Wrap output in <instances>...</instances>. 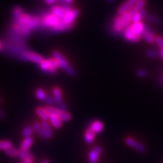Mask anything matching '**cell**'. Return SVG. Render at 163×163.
<instances>
[{
    "mask_svg": "<svg viewBox=\"0 0 163 163\" xmlns=\"http://www.w3.org/2000/svg\"><path fill=\"white\" fill-rule=\"evenodd\" d=\"M126 29V27L122 23L121 16L118 15L114 17L112 21V29H111V32L114 34V36H121V35L124 34Z\"/></svg>",
    "mask_w": 163,
    "mask_h": 163,
    "instance_id": "cell-3",
    "label": "cell"
},
{
    "mask_svg": "<svg viewBox=\"0 0 163 163\" xmlns=\"http://www.w3.org/2000/svg\"><path fill=\"white\" fill-rule=\"evenodd\" d=\"M41 126H42L44 131V139H50L53 136V132L50 126V124L48 123V121H43L41 123Z\"/></svg>",
    "mask_w": 163,
    "mask_h": 163,
    "instance_id": "cell-12",
    "label": "cell"
},
{
    "mask_svg": "<svg viewBox=\"0 0 163 163\" xmlns=\"http://www.w3.org/2000/svg\"><path fill=\"white\" fill-rule=\"evenodd\" d=\"M95 133L94 131H93L91 128H88V129L86 130V133H85V136H84V139H85V141L87 144H92L93 141L95 139Z\"/></svg>",
    "mask_w": 163,
    "mask_h": 163,
    "instance_id": "cell-16",
    "label": "cell"
},
{
    "mask_svg": "<svg viewBox=\"0 0 163 163\" xmlns=\"http://www.w3.org/2000/svg\"><path fill=\"white\" fill-rule=\"evenodd\" d=\"M160 54H161V56L163 58V47L161 48V50L160 52Z\"/></svg>",
    "mask_w": 163,
    "mask_h": 163,
    "instance_id": "cell-45",
    "label": "cell"
},
{
    "mask_svg": "<svg viewBox=\"0 0 163 163\" xmlns=\"http://www.w3.org/2000/svg\"><path fill=\"white\" fill-rule=\"evenodd\" d=\"M49 120L51 122L52 124L53 125V127L54 128H56V129H60V128L62 127V125H63V124H62V121L57 114L50 115L49 117Z\"/></svg>",
    "mask_w": 163,
    "mask_h": 163,
    "instance_id": "cell-14",
    "label": "cell"
},
{
    "mask_svg": "<svg viewBox=\"0 0 163 163\" xmlns=\"http://www.w3.org/2000/svg\"><path fill=\"white\" fill-rule=\"evenodd\" d=\"M13 147L12 142L9 140H0V150H8L9 148Z\"/></svg>",
    "mask_w": 163,
    "mask_h": 163,
    "instance_id": "cell-23",
    "label": "cell"
},
{
    "mask_svg": "<svg viewBox=\"0 0 163 163\" xmlns=\"http://www.w3.org/2000/svg\"><path fill=\"white\" fill-rule=\"evenodd\" d=\"M21 160L25 161V160H29V159H32L33 160V155L29 152V151H25V150H19V153L18 156H17Z\"/></svg>",
    "mask_w": 163,
    "mask_h": 163,
    "instance_id": "cell-19",
    "label": "cell"
},
{
    "mask_svg": "<svg viewBox=\"0 0 163 163\" xmlns=\"http://www.w3.org/2000/svg\"><path fill=\"white\" fill-rule=\"evenodd\" d=\"M33 143V138L32 137H25L23 141L20 144V150L29 151V148L32 146V145Z\"/></svg>",
    "mask_w": 163,
    "mask_h": 163,
    "instance_id": "cell-13",
    "label": "cell"
},
{
    "mask_svg": "<svg viewBox=\"0 0 163 163\" xmlns=\"http://www.w3.org/2000/svg\"><path fill=\"white\" fill-rule=\"evenodd\" d=\"M36 96L37 99L44 101L45 97H46V93L43 89L41 88H37L36 91Z\"/></svg>",
    "mask_w": 163,
    "mask_h": 163,
    "instance_id": "cell-29",
    "label": "cell"
},
{
    "mask_svg": "<svg viewBox=\"0 0 163 163\" xmlns=\"http://www.w3.org/2000/svg\"><path fill=\"white\" fill-rule=\"evenodd\" d=\"M5 114L3 112V111L0 109V119H4L5 118Z\"/></svg>",
    "mask_w": 163,
    "mask_h": 163,
    "instance_id": "cell-41",
    "label": "cell"
},
{
    "mask_svg": "<svg viewBox=\"0 0 163 163\" xmlns=\"http://www.w3.org/2000/svg\"><path fill=\"white\" fill-rule=\"evenodd\" d=\"M40 24L39 17L24 13L18 19L12 20V27L10 29L25 38L29 36L33 30L39 29Z\"/></svg>",
    "mask_w": 163,
    "mask_h": 163,
    "instance_id": "cell-1",
    "label": "cell"
},
{
    "mask_svg": "<svg viewBox=\"0 0 163 163\" xmlns=\"http://www.w3.org/2000/svg\"><path fill=\"white\" fill-rule=\"evenodd\" d=\"M99 154L97 153L94 150H92L88 155L89 157V163H97Z\"/></svg>",
    "mask_w": 163,
    "mask_h": 163,
    "instance_id": "cell-26",
    "label": "cell"
},
{
    "mask_svg": "<svg viewBox=\"0 0 163 163\" xmlns=\"http://www.w3.org/2000/svg\"><path fill=\"white\" fill-rule=\"evenodd\" d=\"M79 14V12L78 9H73L71 11L66 13L63 18L61 20L67 25H72V24H74V22L75 21L76 18L78 16Z\"/></svg>",
    "mask_w": 163,
    "mask_h": 163,
    "instance_id": "cell-7",
    "label": "cell"
},
{
    "mask_svg": "<svg viewBox=\"0 0 163 163\" xmlns=\"http://www.w3.org/2000/svg\"><path fill=\"white\" fill-rule=\"evenodd\" d=\"M33 129L37 132V133L40 135L41 137L44 138V131L41 124L38 122H35L33 124Z\"/></svg>",
    "mask_w": 163,
    "mask_h": 163,
    "instance_id": "cell-22",
    "label": "cell"
},
{
    "mask_svg": "<svg viewBox=\"0 0 163 163\" xmlns=\"http://www.w3.org/2000/svg\"><path fill=\"white\" fill-rule=\"evenodd\" d=\"M137 75L138 77L139 78H145L147 77L148 75V72L145 70V69H138V70L137 71Z\"/></svg>",
    "mask_w": 163,
    "mask_h": 163,
    "instance_id": "cell-35",
    "label": "cell"
},
{
    "mask_svg": "<svg viewBox=\"0 0 163 163\" xmlns=\"http://www.w3.org/2000/svg\"><path fill=\"white\" fill-rule=\"evenodd\" d=\"M1 102H2V99H1V98H0V103Z\"/></svg>",
    "mask_w": 163,
    "mask_h": 163,
    "instance_id": "cell-48",
    "label": "cell"
},
{
    "mask_svg": "<svg viewBox=\"0 0 163 163\" xmlns=\"http://www.w3.org/2000/svg\"><path fill=\"white\" fill-rule=\"evenodd\" d=\"M138 12L139 13V15H140L142 17V19L144 18V17L145 18V17H146V16H148V13H147L146 10H145L144 8L140 10L139 11H138Z\"/></svg>",
    "mask_w": 163,
    "mask_h": 163,
    "instance_id": "cell-38",
    "label": "cell"
},
{
    "mask_svg": "<svg viewBox=\"0 0 163 163\" xmlns=\"http://www.w3.org/2000/svg\"><path fill=\"white\" fill-rule=\"evenodd\" d=\"M123 35L124 36V37H125L127 40L132 41V42H137V41H139L141 39V37L138 36L134 33L133 30L131 29V26L127 27L125 31H124Z\"/></svg>",
    "mask_w": 163,
    "mask_h": 163,
    "instance_id": "cell-9",
    "label": "cell"
},
{
    "mask_svg": "<svg viewBox=\"0 0 163 163\" xmlns=\"http://www.w3.org/2000/svg\"><path fill=\"white\" fill-rule=\"evenodd\" d=\"M57 115L60 118L61 121H69L71 119V115L67 112H59L58 111Z\"/></svg>",
    "mask_w": 163,
    "mask_h": 163,
    "instance_id": "cell-25",
    "label": "cell"
},
{
    "mask_svg": "<svg viewBox=\"0 0 163 163\" xmlns=\"http://www.w3.org/2000/svg\"><path fill=\"white\" fill-rule=\"evenodd\" d=\"M53 95H54V99L55 100V102L58 104H61L63 103V97H62V92L61 90L58 88L55 87L53 89Z\"/></svg>",
    "mask_w": 163,
    "mask_h": 163,
    "instance_id": "cell-18",
    "label": "cell"
},
{
    "mask_svg": "<svg viewBox=\"0 0 163 163\" xmlns=\"http://www.w3.org/2000/svg\"><path fill=\"white\" fill-rule=\"evenodd\" d=\"M45 1H46V3L48 5H53L57 0H45Z\"/></svg>",
    "mask_w": 163,
    "mask_h": 163,
    "instance_id": "cell-40",
    "label": "cell"
},
{
    "mask_svg": "<svg viewBox=\"0 0 163 163\" xmlns=\"http://www.w3.org/2000/svg\"><path fill=\"white\" fill-rule=\"evenodd\" d=\"M67 108L68 106L67 104L63 102L61 104H58L57 109H58V111H59V112H67Z\"/></svg>",
    "mask_w": 163,
    "mask_h": 163,
    "instance_id": "cell-36",
    "label": "cell"
},
{
    "mask_svg": "<svg viewBox=\"0 0 163 163\" xmlns=\"http://www.w3.org/2000/svg\"><path fill=\"white\" fill-rule=\"evenodd\" d=\"M33 132V127L26 126L25 127H24L22 134L25 137H31V135H32Z\"/></svg>",
    "mask_w": 163,
    "mask_h": 163,
    "instance_id": "cell-27",
    "label": "cell"
},
{
    "mask_svg": "<svg viewBox=\"0 0 163 163\" xmlns=\"http://www.w3.org/2000/svg\"><path fill=\"white\" fill-rule=\"evenodd\" d=\"M36 112L43 120V121H48V120H49V114L46 112V109L44 107H37L36 109Z\"/></svg>",
    "mask_w": 163,
    "mask_h": 163,
    "instance_id": "cell-15",
    "label": "cell"
},
{
    "mask_svg": "<svg viewBox=\"0 0 163 163\" xmlns=\"http://www.w3.org/2000/svg\"><path fill=\"white\" fill-rule=\"evenodd\" d=\"M41 163H50L49 161H48V160H44V161L41 162Z\"/></svg>",
    "mask_w": 163,
    "mask_h": 163,
    "instance_id": "cell-46",
    "label": "cell"
},
{
    "mask_svg": "<svg viewBox=\"0 0 163 163\" xmlns=\"http://www.w3.org/2000/svg\"><path fill=\"white\" fill-rule=\"evenodd\" d=\"M44 101L45 103L48 104V105H54V103H56L54 97H51L50 95H46Z\"/></svg>",
    "mask_w": 163,
    "mask_h": 163,
    "instance_id": "cell-34",
    "label": "cell"
},
{
    "mask_svg": "<svg viewBox=\"0 0 163 163\" xmlns=\"http://www.w3.org/2000/svg\"><path fill=\"white\" fill-rule=\"evenodd\" d=\"M137 1L138 0H127L126 2H124L118 9V15H122L125 12H127L131 8H133Z\"/></svg>",
    "mask_w": 163,
    "mask_h": 163,
    "instance_id": "cell-8",
    "label": "cell"
},
{
    "mask_svg": "<svg viewBox=\"0 0 163 163\" xmlns=\"http://www.w3.org/2000/svg\"><path fill=\"white\" fill-rule=\"evenodd\" d=\"M24 14L23 9L20 6H16L12 9V20H16Z\"/></svg>",
    "mask_w": 163,
    "mask_h": 163,
    "instance_id": "cell-20",
    "label": "cell"
},
{
    "mask_svg": "<svg viewBox=\"0 0 163 163\" xmlns=\"http://www.w3.org/2000/svg\"><path fill=\"white\" fill-rule=\"evenodd\" d=\"M145 20L149 23H155V24H158L162 22V19L160 18V17L154 15H148L146 17H145Z\"/></svg>",
    "mask_w": 163,
    "mask_h": 163,
    "instance_id": "cell-24",
    "label": "cell"
},
{
    "mask_svg": "<svg viewBox=\"0 0 163 163\" xmlns=\"http://www.w3.org/2000/svg\"><path fill=\"white\" fill-rule=\"evenodd\" d=\"M53 54L54 58H55V59H56L58 62V67L65 71L66 69L70 67L68 61L66 59V58L63 56V54H61L59 52L54 51L53 52Z\"/></svg>",
    "mask_w": 163,
    "mask_h": 163,
    "instance_id": "cell-6",
    "label": "cell"
},
{
    "mask_svg": "<svg viewBox=\"0 0 163 163\" xmlns=\"http://www.w3.org/2000/svg\"><path fill=\"white\" fill-rule=\"evenodd\" d=\"M65 1H66V3H69V4H71L74 0H65Z\"/></svg>",
    "mask_w": 163,
    "mask_h": 163,
    "instance_id": "cell-44",
    "label": "cell"
},
{
    "mask_svg": "<svg viewBox=\"0 0 163 163\" xmlns=\"http://www.w3.org/2000/svg\"><path fill=\"white\" fill-rule=\"evenodd\" d=\"M125 143L129 147L135 149V150L141 152V153H144V152H146V148H145L144 144L139 143V142L131 137H128L125 139Z\"/></svg>",
    "mask_w": 163,
    "mask_h": 163,
    "instance_id": "cell-5",
    "label": "cell"
},
{
    "mask_svg": "<svg viewBox=\"0 0 163 163\" xmlns=\"http://www.w3.org/2000/svg\"><path fill=\"white\" fill-rule=\"evenodd\" d=\"M146 4V1L145 0H138L136 3L134 5L133 8L137 10V11H139L140 10L144 8V6Z\"/></svg>",
    "mask_w": 163,
    "mask_h": 163,
    "instance_id": "cell-28",
    "label": "cell"
},
{
    "mask_svg": "<svg viewBox=\"0 0 163 163\" xmlns=\"http://www.w3.org/2000/svg\"><path fill=\"white\" fill-rule=\"evenodd\" d=\"M50 12L53 14L54 15L57 16L58 19H62L65 15V14L67 13L66 10L62 6H53L50 9Z\"/></svg>",
    "mask_w": 163,
    "mask_h": 163,
    "instance_id": "cell-10",
    "label": "cell"
},
{
    "mask_svg": "<svg viewBox=\"0 0 163 163\" xmlns=\"http://www.w3.org/2000/svg\"><path fill=\"white\" fill-rule=\"evenodd\" d=\"M155 42L157 44L158 46L162 48L163 47V38L161 36H158L155 38Z\"/></svg>",
    "mask_w": 163,
    "mask_h": 163,
    "instance_id": "cell-37",
    "label": "cell"
},
{
    "mask_svg": "<svg viewBox=\"0 0 163 163\" xmlns=\"http://www.w3.org/2000/svg\"><path fill=\"white\" fill-rule=\"evenodd\" d=\"M19 58L23 61H31L37 64H40L43 61L42 57L40 56V54L29 50L23 51V53L19 54Z\"/></svg>",
    "mask_w": 163,
    "mask_h": 163,
    "instance_id": "cell-4",
    "label": "cell"
},
{
    "mask_svg": "<svg viewBox=\"0 0 163 163\" xmlns=\"http://www.w3.org/2000/svg\"><path fill=\"white\" fill-rule=\"evenodd\" d=\"M90 128H91L95 133H99L103 131L104 126L103 124L101 122V121L97 120V121H95L94 122H92L91 124V126H90Z\"/></svg>",
    "mask_w": 163,
    "mask_h": 163,
    "instance_id": "cell-17",
    "label": "cell"
},
{
    "mask_svg": "<svg viewBox=\"0 0 163 163\" xmlns=\"http://www.w3.org/2000/svg\"><path fill=\"white\" fill-rule=\"evenodd\" d=\"M141 37H143V39L145 40L147 42L150 44H154L155 43V37L154 36V34L148 33L147 32H144L142 34Z\"/></svg>",
    "mask_w": 163,
    "mask_h": 163,
    "instance_id": "cell-21",
    "label": "cell"
},
{
    "mask_svg": "<svg viewBox=\"0 0 163 163\" xmlns=\"http://www.w3.org/2000/svg\"><path fill=\"white\" fill-rule=\"evenodd\" d=\"M58 64L55 58L43 59L39 64V69L48 74H55L57 72Z\"/></svg>",
    "mask_w": 163,
    "mask_h": 163,
    "instance_id": "cell-2",
    "label": "cell"
},
{
    "mask_svg": "<svg viewBox=\"0 0 163 163\" xmlns=\"http://www.w3.org/2000/svg\"><path fill=\"white\" fill-rule=\"evenodd\" d=\"M23 163H33V160H32V159H29V160H25L23 161Z\"/></svg>",
    "mask_w": 163,
    "mask_h": 163,
    "instance_id": "cell-43",
    "label": "cell"
},
{
    "mask_svg": "<svg viewBox=\"0 0 163 163\" xmlns=\"http://www.w3.org/2000/svg\"><path fill=\"white\" fill-rule=\"evenodd\" d=\"M44 109H46V112L49 114V116L54 115V114H58V112L57 108H54V107L52 106H46V107H44Z\"/></svg>",
    "mask_w": 163,
    "mask_h": 163,
    "instance_id": "cell-33",
    "label": "cell"
},
{
    "mask_svg": "<svg viewBox=\"0 0 163 163\" xmlns=\"http://www.w3.org/2000/svg\"><path fill=\"white\" fill-rule=\"evenodd\" d=\"M146 57L148 58H157L158 56H161V54H160V52H158L157 50H150L146 52Z\"/></svg>",
    "mask_w": 163,
    "mask_h": 163,
    "instance_id": "cell-30",
    "label": "cell"
},
{
    "mask_svg": "<svg viewBox=\"0 0 163 163\" xmlns=\"http://www.w3.org/2000/svg\"><path fill=\"white\" fill-rule=\"evenodd\" d=\"M106 1H107V2H109V3H111V2H114V0H106Z\"/></svg>",
    "mask_w": 163,
    "mask_h": 163,
    "instance_id": "cell-47",
    "label": "cell"
},
{
    "mask_svg": "<svg viewBox=\"0 0 163 163\" xmlns=\"http://www.w3.org/2000/svg\"><path fill=\"white\" fill-rule=\"evenodd\" d=\"M93 150H94L95 152H96L99 155H101L102 153V148H101L100 146H96L94 149H93Z\"/></svg>",
    "mask_w": 163,
    "mask_h": 163,
    "instance_id": "cell-39",
    "label": "cell"
},
{
    "mask_svg": "<svg viewBox=\"0 0 163 163\" xmlns=\"http://www.w3.org/2000/svg\"><path fill=\"white\" fill-rule=\"evenodd\" d=\"M131 27L134 33L139 37H141L145 30V25L141 22L133 23L132 25H131Z\"/></svg>",
    "mask_w": 163,
    "mask_h": 163,
    "instance_id": "cell-11",
    "label": "cell"
},
{
    "mask_svg": "<svg viewBox=\"0 0 163 163\" xmlns=\"http://www.w3.org/2000/svg\"><path fill=\"white\" fill-rule=\"evenodd\" d=\"M142 17L139 15V13L138 12H136L133 15V16H131V21L132 23H140L141 22Z\"/></svg>",
    "mask_w": 163,
    "mask_h": 163,
    "instance_id": "cell-32",
    "label": "cell"
},
{
    "mask_svg": "<svg viewBox=\"0 0 163 163\" xmlns=\"http://www.w3.org/2000/svg\"><path fill=\"white\" fill-rule=\"evenodd\" d=\"M6 153L7 154V155L9 156V157H16L18 156L19 150H16V149L14 147H12V148H9L8 150H7L6 151Z\"/></svg>",
    "mask_w": 163,
    "mask_h": 163,
    "instance_id": "cell-31",
    "label": "cell"
},
{
    "mask_svg": "<svg viewBox=\"0 0 163 163\" xmlns=\"http://www.w3.org/2000/svg\"><path fill=\"white\" fill-rule=\"evenodd\" d=\"M58 2L60 3V4H61L62 6H63L64 4L66 3V1L65 0H58Z\"/></svg>",
    "mask_w": 163,
    "mask_h": 163,
    "instance_id": "cell-42",
    "label": "cell"
}]
</instances>
